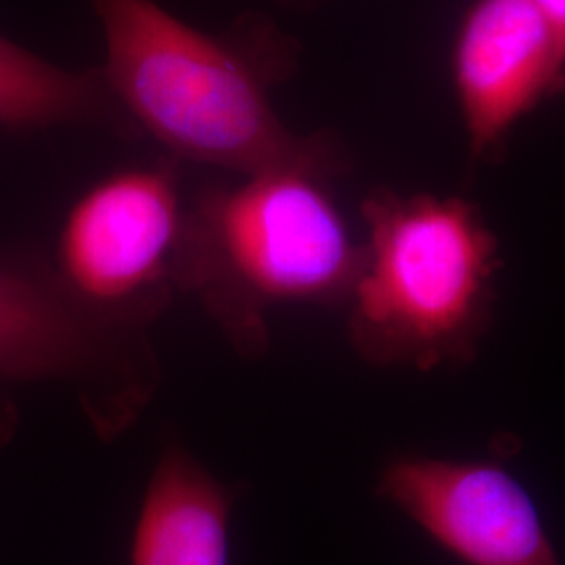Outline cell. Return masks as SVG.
Segmentation results:
<instances>
[{
	"instance_id": "1",
	"label": "cell",
	"mask_w": 565,
	"mask_h": 565,
	"mask_svg": "<svg viewBox=\"0 0 565 565\" xmlns=\"http://www.w3.org/2000/svg\"><path fill=\"white\" fill-rule=\"evenodd\" d=\"M329 163L247 174L186 214L179 289L200 298L243 356H263L268 312L348 302L363 266L324 177Z\"/></svg>"
},
{
	"instance_id": "2",
	"label": "cell",
	"mask_w": 565,
	"mask_h": 565,
	"mask_svg": "<svg viewBox=\"0 0 565 565\" xmlns=\"http://www.w3.org/2000/svg\"><path fill=\"white\" fill-rule=\"evenodd\" d=\"M369 242L348 298V335L366 363L431 371L476 356L492 323L499 247L457 198L373 193Z\"/></svg>"
},
{
	"instance_id": "3",
	"label": "cell",
	"mask_w": 565,
	"mask_h": 565,
	"mask_svg": "<svg viewBox=\"0 0 565 565\" xmlns=\"http://www.w3.org/2000/svg\"><path fill=\"white\" fill-rule=\"evenodd\" d=\"M107 82L145 130L186 160L247 174L327 163L270 107L263 82L228 46L153 0H93Z\"/></svg>"
},
{
	"instance_id": "4",
	"label": "cell",
	"mask_w": 565,
	"mask_h": 565,
	"mask_svg": "<svg viewBox=\"0 0 565 565\" xmlns=\"http://www.w3.org/2000/svg\"><path fill=\"white\" fill-rule=\"evenodd\" d=\"M186 214L163 168H128L82 193L57 243V277L84 310L142 333L179 291Z\"/></svg>"
},
{
	"instance_id": "5",
	"label": "cell",
	"mask_w": 565,
	"mask_h": 565,
	"mask_svg": "<svg viewBox=\"0 0 565 565\" xmlns=\"http://www.w3.org/2000/svg\"><path fill=\"white\" fill-rule=\"evenodd\" d=\"M0 377L76 382L97 429L118 434L153 392L156 369L142 333L93 317L55 268L30 256L2 254Z\"/></svg>"
},
{
	"instance_id": "6",
	"label": "cell",
	"mask_w": 565,
	"mask_h": 565,
	"mask_svg": "<svg viewBox=\"0 0 565 565\" xmlns=\"http://www.w3.org/2000/svg\"><path fill=\"white\" fill-rule=\"evenodd\" d=\"M377 492L467 565H562L539 509L501 465L406 455Z\"/></svg>"
},
{
	"instance_id": "7",
	"label": "cell",
	"mask_w": 565,
	"mask_h": 565,
	"mask_svg": "<svg viewBox=\"0 0 565 565\" xmlns=\"http://www.w3.org/2000/svg\"><path fill=\"white\" fill-rule=\"evenodd\" d=\"M565 67L557 36L532 0H478L455 51V81L476 151L525 116Z\"/></svg>"
},
{
	"instance_id": "8",
	"label": "cell",
	"mask_w": 565,
	"mask_h": 565,
	"mask_svg": "<svg viewBox=\"0 0 565 565\" xmlns=\"http://www.w3.org/2000/svg\"><path fill=\"white\" fill-rule=\"evenodd\" d=\"M235 492L181 445L163 448L145 488L130 565H231Z\"/></svg>"
},
{
	"instance_id": "9",
	"label": "cell",
	"mask_w": 565,
	"mask_h": 565,
	"mask_svg": "<svg viewBox=\"0 0 565 565\" xmlns=\"http://www.w3.org/2000/svg\"><path fill=\"white\" fill-rule=\"evenodd\" d=\"M99 82L41 60L0 36V126L46 128L90 116L99 105Z\"/></svg>"
},
{
	"instance_id": "10",
	"label": "cell",
	"mask_w": 565,
	"mask_h": 565,
	"mask_svg": "<svg viewBox=\"0 0 565 565\" xmlns=\"http://www.w3.org/2000/svg\"><path fill=\"white\" fill-rule=\"evenodd\" d=\"M553 28L565 61V0H532Z\"/></svg>"
}]
</instances>
